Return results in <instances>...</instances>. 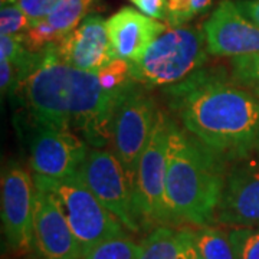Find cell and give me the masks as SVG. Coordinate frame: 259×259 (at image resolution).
I'll return each instance as SVG.
<instances>
[{
  "mask_svg": "<svg viewBox=\"0 0 259 259\" xmlns=\"http://www.w3.org/2000/svg\"><path fill=\"white\" fill-rule=\"evenodd\" d=\"M69 259H82V258H69Z\"/></svg>",
  "mask_w": 259,
  "mask_h": 259,
  "instance_id": "cell-30",
  "label": "cell"
},
{
  "mask_svg": "<svg viewBox=\"0 0 259 259\" xmlns=\"http://www.w3.org/2000/svg\"><path fill=\"white\" fill-rule=\"evenodd\" d=\"M194 245L202 259H235L229 233L214 226L193 229Z\"/></svg>",
  "mask_w": 259,
  "mask_h": 259,
  "instance_id": "cell-17",
  "label": "cell"
},
{
  "mask_svg": "<svg viewBox=\"0 0 259 259\" xmlns=\"http://www.w3.org/2000/svg\"><path fill=\"white\" fill-rule=\"evenodd\" d=\"M206 49L213 56L259 54V26L246 18L235 0H222L204 22Z\"/></svg>",
  "mask_w": 259,
  "mask_h": 259,
  "instance_id": "cell-12",
  "label": "cell"
},
{
  "mask_svg": "<svg viewBox=\"0 0 259 259\" xmlns=\"http://www.w3.org/2000/svg\"><path fill=\"white\" fill-rule=\"evenodd\" d=\"M35 182L28 170L10 161L2 175V226L8 246L23 253L35 248Z\"/></svg>",
  "mask_w": 259,
  "mask_h": 259,
  "instance_id": "cell-9",
  "label": "cell"
},
{
  "mask_svg": "<svg viewBox=\"0 0 259 259\" xmlns=\"http://www.w3.org/2000/svg\"><path fill=\"white\" fill-rule=\"evenodd\" d=\"M137 9L150 18L157 20H166V2L167 0H130Z\"/></svg>",
  "mask_w": 259,
  "mask_h": 259,
  "instance_id": "cell-27",
  "label": "cell"
},
{
  "mask_svg": "<svg viewBox=\"0 0 259 259\" xmlns=\"http://www.w3.org/2000/svg\"><path fill=\"white\" fill-rule=\"evenodd\" d=\"M94 2L95 0H58L47 19L56 30L66 36L88 16V10Z\"/></svg>",
  "mask_w": 259,
  "mask_h": 259,
  "instance_id": "cell-18",
  "label": "cell"
},
{
  "mask_svg": "<svg viewBox=\"0 0 259 259\" xmlns=\"http://www.w3.org/2000/svg\"><path fill=\"white\" fill-rule=\"evenodd\" d=\"M203 29L168 28L137 61L128 62L131 78L146 88L168 87L203 68L207 61Z\"/></svg>",
  "mask_w": 259,
  "mask_h": 259,
  "instance_id": "cell-4",
  "label": "cell"
},
{
  "mask_svg": "<svg viewBox=\"0 0 259 259\" xmlns=\"http://www.w3.org/2000/svg\"><path fill=\"white\" fill-rule=\"evenodd\" d=\"M196 259H202V258H200V256H197V258H196Z\"/></svg>",
  "mask_w": 259,
  "mask_h": 259,
  "instance_id": "cell-31",
  "label": "cell"
},
{
  "mask_svg": "<svg viewBox=\"0 0 259 259\" xmlns=\"http://www.w3.org/2000/svg\"><path fill=\"white\" fill-rule=\"evenodd\" d=\"M90 146L69 130L35 124L29 144V166L33 175L64 179L76 175L83 164Z\"/></svg>",
  "mask_w": 259,
  "mask_h": 259,
  "instance_id": "cell-10",
  "label": "cell"
},
{
  "mask_svg": "<svg viewBox=\"0 0 259 259\" xmlns=\"http://www.w3.org/2000/svg\"><path fill=\"white\" fill-rule=\"evenodd\" d=\"M232 76L259 98V54L231 59Z\"/></svg>",
  "mask_w": 259,
  "mask_h": 259,
  "instance_id": "cell-23",
  "label": "cell"
},
{
  "mask_svg": "<svg viewBox=\"0 0 259 259\" xmlns=\"http://www.w3.org/2000/svg\"><path fill=\"white\" fill-rule=\"evenodd\" d=\"M55 51L62 62L88 72H100L117 59L107 20L100 15H88L56 45Z\"/></svg>",
  "mask_w": 259,
  "mask_h": 259,
  "instance_id": "cell-13",
  "label": "cell"
},
{
  "mask_svg": "<svg viewBox=\"0 0 259 259\" xmlns=\"http://www.w3.org/2000/svg\"><path fill=\"white\" fill-rule=\"evenodd\" d=\"M193 229L156 228L140 243L139 259H196Z\"/></svg>",
  "mask_w": 259,
  "mask_h": 259,
  "instance_id": "cell-16",
  "label": "cell"
},
{
  "mask_svg": "<svg viewBox=\"0 0 259 259\" xmlns=\"http://www.w3.org/2000/svg\"><path fill=\"white\" fill-rule=\"evenodd\" d=\"M212 0H167L166 23L168 28L186 26L192 19L210 8Z\"/></svg>",
  "mask_w": 259,
  "mask_h": 259,
  "instance_id": "cell-21",
  "label": "cell"
},
{
  "mask_svg": "<svg viewBox=\"0 0 259 259\" xmlns=\"http://www.w3.org/2000/svg\"><path fill=\"white\" fill-rule=\"evenodd\" d=\"M248 160H250L253 164H256V166L259 167V136L258 139H256V143H255L253 150H252V153H250V156Z\"/></svg>",
  "mask_w": 259,
  "mask_h": 259,
  "instance_id": "cell-29",
  "label": "cell"
},
{
  "mask_svg": "<svg viewBox=\"0 0 259 259\" xmlns=\"http://www.w3.org/2000/svg\"><path fill=\"white\" fill-rule=\"evenodd\" d=\"M134 82L128 61L115 59L100 72H88L62 62L52 47L18 93L35 124L74 131L90 147L104 148L117 105Z\"/></svg>",
  "mask_w": 259,
  "mask_h": 259,
  "instance_id": "cell-1",
  "label": "cell"
},
{
  "mask_svg": "<svg viewBox=\"0 0 259 259\" xmlns=\"http://www.w3.org/2000/svg\"><path fill=\"white\" fill-rule=\"evenodd\" d=\"M214 225L231 229L259 226V167L248 158L228 168Z\"/></svg>",
  "mask_w": 259,
  "mask_h": 259,
  "instance_id": "cell-11",
  "label": "cell"
},
{
  "mask_svg": "<svg viewBox=\"0 0 259 259\" xmlns=\"http://www.w3.org/2000/svg\"><path fill=\"white\" fill-rule=\"evenodd\" d=\"M158 111L154 100L146 94L143 85L139 82L130 87L117 105L112 118L110 146L121 166L124 167L131 186L141 154L157 121Z\"/></svg>",
  "mask_w": 259,
  "mask_h": 259,
  "instance_id": "cell-7",
  "label": "cell"
},
{
  "mask_svg": "<svg viewBox=\"0 0 259 259\" xmlns=\"http://www.w3.org/2000/svg\"><path fill=\"white\" fill-rule=\"evenodd\" d=\"M0 87L3 95L15 94L19 88L18 71L8 61H0Z\"/></svg>",
  "mask_w": 259,
  "mask_h": 259,
  "instance_id": "cell-26",
  "label": "cell"
},
{
  "mask_svg": "<svg viewBox=\"0 0 259 259\" xmlns=\"http://www.w3.org/2000/svg\"><path fill=\"white\" fill-rule=\"evenodd\" d=\"M235 259H259V226L228 231Z\"/></svg>",
  "mask_w": 259,
  "mask_h": 259,
  "instance_id": "cell-24",
  "label": "cell"
},
{
  "mask_svg": "<svg viewBox=\"0 0 259 259\" xmlns=\"http://www.w3.org/2000/svg\"><path fill=\"white\" fill-rule=\"evenodd\" d=\"M78 173L97 199L127 231L133 233L141 232L134 213L133 186L124 167L112 151L90 147Z\"/></svg>",
  "mask_w": 259,
  "mask_h": 259,
  "instance_id": "cell-8",
  "label": "cell"
},
{
  "mask_svg": "<svg viewBox=\"0 0 259 259\" xmlns=\"http://www.w3.org/2000/svg\"><path fill=\"white\" fill-rule=\"evenodd\" d=\"M235 3L246 18L259 26V0H235Z\"/></svg>",
  "mask_w": 259,
  "mask_h": 259,
  "instance_id": "cell-28",
  "label": "cell"
},
{
  "mask_svg": "<svg viewBox=\"0 0 259 259\" xmlns=\"http://www.w3.org/2000/svg\"><path fill=\"white\" fill-rule=\"evenodd\" d=\"M65 35L56 30L48 19H42L33 22L29 30L23 35V45L29 52L33 54H44L48 49L56 47Z\"/></svg>",
  "mask_w": 259,
  "mask_h": 259,
  "instance_id": "cell-20",
  "label": "cell"
},
{
  "mask_svg": "<svg viewBox=\"0 0 259 259\" xmlns=\"http://www.w3.org/2000/svg\"><path fill=\"white\" fill-rule=\"evenodd\" d=\"M166 193L179 226L214 225L229 166L168 115Z\"/></svg>",
  "mask_w": 259,
  "mask_h": 259,
  "instance_id": "cell-3",
  "label": "cell"
},
{
  "mask_svg": "<svg viewBox=\"0 0 259 259\" xmlns=\"http://www.w3.org/2000/svg\"><path fill=\"white\" fill-rule=\"evenodd\" d=\"M167 140L168 115L158 111L133 182V203L140 231L151 232L161 226L179 228L166 193Z\"/></svg>",
  "mask_w": 259,
  "mask_h": 259,
  "instance_id": "cell-6",
  "label": "cell"
},
{
  "mask_svg": "<svg viewBox=\"0 0 259 259\" xmlns=\"http://www.w3.org/2000/svg\"><path fill=\"white\" fill-rule=\"evenodd\" d=\"M180 125L232 166L249 158L259 136V98L223 66H203L163 88Z\"/></svg>",
  "mask_w": 259,
  "mask_h": 259,
  "instance_id": "cell-2",
  "label": "cell"
},
{
  "mask_svg": "<svg viewBox=\"0 0 259 259\" xmlns=\"http://www.w3.org/2000/svg\"><path fill=\"white\" fill-rule=\"evenodd\" d=\"M139 255L140 243L124 235L95 245L83 253L82 259H139Z\"/></svg>",
  "mask_w": 259,
  "mask_h": 259,
  "instance_id": "cell-19",
  "label": "cell"
},
{
  "mask_svg": "<svg viewBox=\"0 0 259 259\" xmlns=\"http://www.w3.org/2000/svg\"><path fill=\"white\" fill-rule=\"evenodd\" d=\"M35 186L47 190L65 214L82 255L101 242L124 236L125 228L104 204L76 173L64 179L32 175Z\"/></svg>",
  "mask_w": 259,
  "mask_h": 259,
  "instance_id": "cell-5",
  "label": "cell"
},
{
  "mask_svg": "<svg viewBox=\"0 0 259 259\" xmlns=\"http://www.w3.org/2000/svg\"><path fill=\"white\" fill-rule=\"evenodd\" d=\"M32 20L20 9L16 0H2L0 5V35L23 37L32 26Z\"/></svg>",
  "mask_w": 259,
  "mask_h": 259,
  "instance_id": "cell-22",
  "label": "cell"
},
{
  "mask_svg": "<svg viewBox=\"0 0 259 259\" xmlns=\"http://www.w3.org/2000/svg\"><path fill=\"white\" fill-rule=\"evenodd\" d=\"M107 30L117 59L137 61L167 25L133 8H124L107 19Z\"/></svg>",
  "mask_w": 259,
  "mask_h": 259,
  "instance_id": "cell-15",
  "label": "cell"
},
{
  "mask_svg": "<svg viewBox=\"0 0 259 259\" xmlns=\"http://www.w3.org/2000/svg\"><path fill=\"white\" fill-rule=\"evenodd\" d=\"M35 187L33 236L39 258H82L81 246L55 199L47 190Z\"/></svg>",
  "mask_w": 259,
  "mask_h": 259,
  "instance_id": "cell-14",
  "label": "cell"
},
{
  "mask_svg": "<svg viewBox=\"0 0 259 259\" xmlns=\"http://www.w3.org/2000/svg\"><path fill=\"white\" fill-rule=\"evenodd\" d=\"M16 2L32 22H37L49 16L58 0H16Z\"/></svg>",
  "mask_w": 259,
  "mask_h": 259,
  "instance_id": "cell-25",
  "label": "cell"
}]
</instances>
